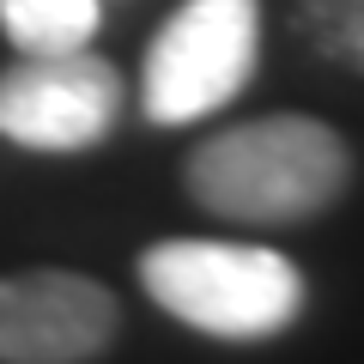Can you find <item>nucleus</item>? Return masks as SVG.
Instances as JSON below:
<instances>
[{"label": "nucleus", "mask_w": 364, "mask_h": 364, "mask_svg": "<svg viewBox=\"0 0 364 364\" xmlns=\"http://www.w3.org/2000/svg\"><path fill=\"white\" fill-rule=\"evenodd\" d=\"M182 188L225 225L286 231L310 225L352 188V146L316 116H255L188 152Z\"/></svg>", "instance_id": "f257e3e1"}, {"label": "nucleus", "mask_w": 364, "mask_h": 364, "mask_svg": "<svg viewBox=\"0 0 364 364\" xmlns=\"http://www.w3.org/2000/svg\"><path fill=\"white\" fill-rule=\"evenodd\" d=\"M140 291L170 316L213 340H273L304 316V273L267 243H219V237H158L134 261Z\"/></svg>", "instance_id": "f03ea898"}, {"label": "nucleus", "mask_w": 364, "mask_h": 364, "mask_svg": "<svg viewBox=\"0 0 364 364\" xmlns=\"http://www.w3.org/2000/svg\"><path fill=\"white\" fill-rule=\"evenodd\" d=\"M261 67V0H182L140 61V109L152 128H188L243 97Z\"/></svg>", "instance_id": "7ed1b4c3"}, {"label": "nucleus", "mask_w": 364, "mask_h": 364, "mask_svg": "<svg viewBox=\"0 0 364 364\" xmlns=\"http://www.w3.org/2000/svg\"><path fill=\"white\" fill-rule=\"evenodd\" d=\"M122 122V73L79 49H37L0 67V140L25 152H91Z\"/></svg>", "instance_id": "20e7f679"}, {"label": "nucleus", "mask_w": 364, "mask_h": 364, "mask_svg": "<svg viewBox=\"0 0 364 364\" xmlns=\"http://www.w3.org/2000/svg\"><path fill=\"white\" fill-rule=\"evenodd\" d=\"M122 334V304L73 267L0 273V364H91Z\"/></svg>", "instance_id": "39448f33"}, {"label": "nucleus", "mask_w": 364, "mask_h": 364, "mask_svg": "<svg viewBox=\"0 0 364 364\" xmlns=\"http://www.w3.org/2000/svg\"><path fill=\"white\" fill-rule=\"evenodd\" d=\"M104 6L97 0H0V31L18 55L37 49H79L97 37Z\"/></svg>", "instance_id": "423d86ee"}]
</instances>
